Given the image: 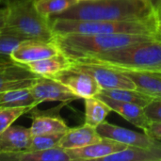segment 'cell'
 I'll return each mask as SVG.
<instances>
[{"instance_id":"25","label":"cell","mask_w":161,"mask_h":161,"mask_svg":"<svg viewBox=\"0 0 161 161\" xmlns=\"http://www.w3.org/2000/svg\"><path fill=\"white\" fill-rule=\"evenodd\" d=\"M37 108L31 107H0V134L11 126L20 117Z\"/></svg>"},{"instance_id":"11","label":"cell","mask_w":161,"mask_h":161,"mask_svg":"<svg viewBox=\"0 0 161 161\" xmlns=\"http://www.w3.org/2000/svg\"><path fill=\"white\" fill-rule=\"evenodd\" d=\"M128 146L119 142L102 138L101 141L81 148L68 149L67 152L70 156L71 161L81 160H102L104 158L112 154L118 153Z\"/></svg>"},{"instance_id":"26","label":"cell","mask_w":161,"mask_h":161,"mask_svg":"<svg viewBox=\"0 0 161 161\" xmlns=\"http://www.w3.org/2000/svg\"><path fill=\"white\" fill-rule=\"evenodd\" d=\"M63 134L64 133L32 136L30 144L26 150L42 151V150H47V149H51L54 147H58L59 141L62 138Z\"/></svg>"},{"instance_id":"35","label":"cell","mask_w":161,"mask_h":161,"mask_svg":"<svg viewBox=\"0 0 161 161\" xmlns=\"http://www.w3.org/2000/svg\"><path fill=\"white\" fill-rule=\"evenodd\" d=\"M77 1H88V0H77Z\"/></svg>"},{"instance_id":"29","label":"cell","mask_w":161,"mask_h":161,"mask_svg":"<svg viewBox=\"0 0 161 161\" xmlns=\"http://www.w3.org/2000/svg\"><path fill=\"white\" fill-rule=\"evenodd\" d=\"M150 137L161 141V122H153L149 125V127L144 131Z\"/></svg>"},{"instance_id":"36","label":"cell","mask_w":161,"mask_h":161,"mask_svg":"<svg viewBox=\"0 0 161 161\" xmlns=\"http://www.w3.org/2000/svg\"><path fill=\"white\" fill-rule=\"evenodd\" d=\"M34 1H35V2H37V1H40V0H34Z\"/></svg>"},{"instance_id":"27","label":"cell","mask_w":161,"mask_h":161,"mask_svg":"<svg viewBox=\"0 0 161 161\" xmlns=\"http://www.w3.org/2000/svg\"><path fill=\"white\" fill-rule=\"evenodd\" d=\"M24 40L25 39L23 37H20L18 35L1 29L0 30V58H10L11 52Z\"/></svg>"},{"instance_id":"32","label":"cell","mask_w":161,"mask_h":161,"mask_svg":"<svg viewBox=\"0 0 161 161\" xmlns=\"http://www.w3.org/2000/svg\"><path fill=\"white\" fill-rule=\"evenodd\" d=\"M14 61L11 58H0V68H3L5 66H8L11 63H13Z\"/></svg>"},{"instance_id":"30","label":"cell","mask_w":161,"mask_h":161,"mask_svg":"<svg viewBox=\"0 0 161 161\" xmlns=\"http://www.w3.org/2000/svg\"><path fill=\"white\" fill-rule=\"evenodd\" d=\"M7 13H8L7 8L4 7V6H2L0 8V30L3 29V27L5 25L6 18H7Z\"/></svg>"},{"instance_id":"4","label":"cell","mask_w":161,"mask_h":161,"mask_svg":"<svg viewBox=\"0 0 161 161\" xmlns=\"http://www.w3.org/2000/svg\"><path fill=\"white\" fill-rule=\"evenodd\" d=\"M8 13L3 30L25 39L53 42L50 18L42 15L34 0H0Z\"/></svg>"},{"instance_id":"7","label":"cell","mask_w":161,"mask_h":161,"mask_svg":"<svg viewBox=\"0 0 161 161\" xmlns=\"http://www.w3.org/2000/svg\"><path fill=\"white\" fill-rule=\"evenodd\" d=\"M53 78L61 82L74 94L82 99L95 97L102 90L91 75L72 65L54 75Z\"/></svg>"},{"instance_id":"12","label":"cell","mask_w":161,"mask_h":161,"mask_svg":"<svg viewBox=\"0 0 161 161\" xmlns=\"http://www.w3.org/2000/svg\"><path fill=\"white\" fill-rule=\"evenodd\" d=\"M38 76L25 65L13 62L0 68V92L28 88L35 82Z\"/></svg>"},{"instance_id":"23","label":"cell","mask_w":161,"mask_h":161,"mask_svg":"<svg viewBox=\"0 0 161 161\" xmlns=\"http://www.w3.org/2000/svg\"><path fill=\"white\" fill-rule=\"evenodd\" d=\"M101 93L117 101L132 103L140 107L144 108L148 105L153 97L138 91L131 89H112V90H102Z\"/></svg>"},{"instance_id":"8","label":"cell","mask_w":161,"mask_h":161,"mask_svg":"<svg viewBox=\"0 0 161 161\" xmlns=\"http://www.w3.org/2000/svg\"><path fill=\"white\" fill-rule=\"evenodd\" d=\"M29 90L40 105L43 102H60L67 104L79 99L65 85L53 77L38 76Z\"/></svg>"},{"instance_id":"1","label":"cell","mask_w":161,"mask_h":161,"mask_svg":"<svg viewBox=\"0 0 161 161\" xmlns=\"http://www.w3.org/2000/svg\"><path fill=\"white\" fill-rule=\"evenodd\" d=\"M158 39L157 35L130 33L55 34L54 42L71 61H77Z\"/></svg>"},{"instance_id":"34","label":"cell","mask_w":161,"mask_h":161,"mask_svg":"<svg viewBox=\"0 0 161 161\" xmlns=\"http://www.w3.org/2000/svg\"><path fill=\"white\" fill-rule=\"evenodd\" d=\"M157 18H158V20H161V8L158 10V12L157 13Z\"/></svg>"},{"instance_id":"9","label":"cell","mask_w":161,"mask_h":161,"mask_svg":"<svg viewBox=\"0 0 161 161\" xmlns=\"http://www.w3.org/2000/svg\"><path fill=\"white\" fill-rule=\"evenodd\" d=\"M61 53L55 42L38 39H25L22 41L11 52L10 58L19 64L26 65L45 58Z\"/></svg>"},{"instance_id":"19","label":"cell","mask_w":161,"mask_h":161,"mask_svg":"<svg viewBox=\"0 0 161 161\" xmlns=\"http://www.w3.org/2000/svg\"><path fill=\"white\" fill-rule=\"evenodd\" d=\"M104 161H161V142L151 147L127 148L104 158Z\"/></svg>"},{"instance_id":"18","label":"cell","mask_w":161,"mask_h":161,"mask_svg":"<svg viewBox=\"0 0 161 161\" xmlns=\"http://www.w3.org/2000/svg\"><path fill=\"white\" fill-rule=\"evenodd\" d=\"M121 71L133 81L136 86V90L153 98H161V72L130 70Z\"/></svg>"},{"instance_id":"15","label":"cell","mask_w":161,"mask_h":161,"mask_svg":"<svg viewBox=\"0 0 161 161\" xmlns=\"http://www.w3.org/2000/svg\"><path fill=\"white\" fill-rule=\"evenodd\" d=\"M96 127L84 124L81 126L69 128L59 141L58 146L68 149L85 147L102 140Z\"/></svg>"},{"instance_id":"13","label":"cell","mask_w":161,"mask_h":161,"mask_svg":"<svg viewBox=\"0 0 161 161\" xmlns=\"http://www.w3.org/2000/svg\"><path fill=\"white\" fill-rule=\"evenodd\" d=\"M95 97L103 100L105 103L108 105L111 111L116 112L117 114L122 116L125 120H126L136 127L142 129V131H145L152 123L146 116L144 108L142 107H140L132 103L122 102V101L111 99L102 94L101 92L97 94Z\"/></svg>"},{"instance_id":"5","label":"cell","mask_w":161,"mask_h":161,"mask_svg":"<svg viewBox=\"0 0 161 161\" xmlns=\"http://www.w3.org/2000/svg\"><path fill=\"white\" fill-rule=\"evenodd\" d=\"M51 28L55 34H100L130 33L157 35L158 18L133 21L79 20L69 18H50Z\"/></svg>"},{"instance_id":"3","label":"cell","mask_w":161,"mask_h":161,"mask_svg":"<svg viewBox=\"0 0 161 161\" xmlns=\"http://www.w3.org/2000/svg\"><path fill=\"white\" fill-rule=\"evenodd\" d=\"M72 62H91L120 70L161 72V40L155 39L136 43Z\"/></svg>"},{"instance_id":"24","label":"cell","mask_w":161,"mask_h":161,"mask_svg":"<svg viewBox=\"0 0 161 161\" xmlns=\"http://www.w3.org/2000/svg\"><path fill=\"white\" fill-rule=\"evenodd\" d=\"M77 2V0H40L35 2V5L42 15L51 18L64 12Z\"/></svg>"},{"instance_id":"14","label":"cell","mask_w":161,"mask_h":161,"mask_svg":"<svg viewBox=\"0 0 161 161\" xmlns=\"http://www.w3.org/2000/svg\"><path fill=\"white\" fill-rule=\"evenodd\" d=\"M0 161H71L66 149L59 146L42 151H0Z\"/></svg>"},{"instance_id":"10","label":"cell","mask_w":161,"mask_h":161,"mask_svg":"<svg viewBox=\"0 0 161 161\" xmlns=\"http://www.w3.org/2000/svg\"><path fill=\"white\" fill-rule=\"evenodd\" d=\"M98 133L103 138H108L127 146L132 147H151L160 143L159 141L150 137L145 132L140 133L122 126L112 125L108 122L102 123L96 127Z\"/></svg>"},{"instance_id":"31","label":"cell","mask_w":161,"mask_h":161,"mask_svg":"<svg viewBox=\"0 0 161 161\" xmlns=\"http://www.w3.org/2000/svg\"><path fill=\"white\" fill-rule=\"evenodd\" d=\"M144 1L151 6V8L154 9V11L157 15V13L158 12V10L161 8V0H144Z\"/></svg>"},{"instance_id":"16","label":"cell","mask_w":161,"mask_h":161,"mask_svg":"<svg viewBox=\"0 0 161 161\" xmlns=\"http://www.w3.org/2000/svg\"><path fill=\"white\" fill-rule=\"evenodd\" d=\"M29 113L32 119L31 126L29 127L32 136L65 133L70 128L59 115L39 112L37 108L32 109Z\"/></svg>"},{"instance_id":"6","label":"cell","mask_w":161,"mask_h":161,"mask_svg":"<svg viewBox=\"0 0 161 161\" xmlns=\"http://www.w3.org/2000/svg\"><path fill=\"white\" fill-rule=\"evenodd\" d=\"M72 66L91 75L97 81L102 90H136L133 81L119 69L91 62H72Z\"/></svg>"},{"instance_id":"17","label":"cell","mask_w":161,"mask_h":161,"mask_svg":"<svg viewBox=\"0 0 161 161\" xmlns=\"http://www.w3.org/2000/svg\"><path fill=\"white\" fill-rule=\"evenodd\" d=\"M31 139L30 128L12 125L0 134V151L16 152L26 150Z\"/></svg>"},{"instance_id":"22","label":"cell","mask_w":161,"mask_h":161,"mask_svg":"<svg viewBox=\"0 0 161 161\" xmlns=\"http://www.w3.org/2000/svg\"><path fill=\"white\" fill-rule=\"evenodd\" d=\"M38 107L29 87L0 92V107Z\"/></svg>"},{"instance_id":"20","label":"cell","mask_w":161,"mask_h":161,"mask_svg":"<svg viewBox=\"0 0 161 161\" xmlns=\"http://www.w3.org/2000/svg\"><path fill=\"white\" fill-rule=\"evenodd\" d=\"M71 65L72 61L65 55L59 53L49 58L27 63L25 66L37 75L53 77L61 71L69 68Z\"/></svg>"},{"instance_id":"33","label":"cell","mask_w":161,"mask_h":161,"mask_svg":"<svg viewBox=\"0 0 161 161\" xmlns=\"http://www.w3.org/2000/svg\"><path fill=\"white\" fill-rule=\"evenodd\" d=\"M157 36L158 39L161 40V20H158V25H157Z\"/></svg>"},{"instance_id":"28","label":"cell","mask_w":161,"mask_h":161,"mask_svg":"<svg viewBox=\"0 0 161 161\" xmlns=\"http://www.w3.org/2000/svg\"><path fill=\"white\" fill-rule=\"evenodd\" d=\"M143 108L146 116L152 123L161 122V98H153Z\"/></svg>"},{"instance_id":"2","label":"cell","mask_w":161,"mask_h":161,"mask_svg":"<svg viewBox=\"0 0 161 161\" xmlns=\"http://www.w3.org/2000/svg\"><path fill=\"white\" fill-rule=\"evenodd\" d=\"M157 16L144 0H88L78 1L64 12L51 18L79 20L133 21Z\"/></svg>"},{"instance_id":"21","label":"cell","mask_w":161,"mask_h":161,"mask_svg":"<svg viewBox=\"0 0 161 161\" xmlns=\"http://www.w3.org/2000/svg\"><path fill=\"white\" fill-rule=\"evenodd\" d=\"M85 106V124L97 127L104 123L111 109L107 103L97 97L84 99Z\"/></svg>"}]
</instances>
